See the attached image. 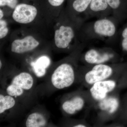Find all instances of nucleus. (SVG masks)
Returning a JSON list of instances; mask_svg holds the SVG:
<instances>
[{
    "mask_svg": "<svg viewBox=\"0 0 127 127\" xmlns=\"http://www.w3.org/2000/svg\"><path fill=\"white\" fill-rule=\"evenodd\" d=\"M56 20L53 41L57 48L66 50L80 42L84 43L81 32L84 20L73 18L63 10Z\"/></svg>",
    "mask_w": 127,
    "mask_h": 127,
    "instance_id": "f257e3e1",
    "label": "nucleus"
},
{
    "mask_svg": "<svg viewBox=\"0 0 127 127\" xmlns=\"http://www.w3.org/2000/svg\"><path fill=\"white\" fill-rule=\"evenodd\" d=\"M119 23L112 16L98 18L83 23L81 29L84 43L87 41L100 40L107 42L118 40Z\"/></svg>",
    "mask_w": 127,
    "mask_h": 127,
    "instance_id": "f03ea898",
    "label": "nucleus"
},
{
    "mask_svg": "<svg viewBox=\"0 0 127 127\" xmlns=\"http://www.w3.org/2000/svg\"><path fill=\"white\" fill-rule=\"evenodd\" d=\"M43 11L40 0H24L13 10L11 17L16 23L30 25L35 22Z\"/></svg>",
    "mask_w": 127,
    "mask_h": 127,
    "instance_id": "7ed1b4c3",
    "label": "nucleus"
},
{
    "mask_svg": "<svg viewBox=\"0 0 127 127\" xmlns=\"http://www.w3.org/2000/svg\"><path fill=\"white\" fill-rule=\"evenodd\" d=\"M34 32H20L12 34L10 41L11 51L18 55L25 54L35 50L43 40Z\"/></svg>",
    "mask_w": 127,
    "mask_h": 127,
    "instance_id": "20e7f679",
    "label": "nucleus"
},
{
    "mask_svg": "<svg viewBox=\"0 0 127 127\" xmlns=\"http://www.w3.org/2000/svg\"><path fill=\"white\" fill-rule=\"evenodd\" d=\"M74 80V70L71 65L68 63H64L59 65L52 75V83L58 89L70 86Z\"/></svg>",
    "mask_w": 127,
    "mask_h": 127,
    "instance_id": "39448f33",
    "label": "nucleus"
},
{
    "mask_svg": "<svg viewBox=\"0 0 127 127\" xmlns=\"http://www.w3.org/2000/svg\"><path fill=\"white\" fill-rule=\"evenodd\" d=\"M33 83V78L31 74L28 72L21 73L12 79L6 88V92L12 96H20L23 94L24 91L31 89Z\"/></svg>",
    "mask_w": 127,
    "mask_h": 127,
    "instance_id": "423d86ee",
    "label": "nucleus"
},
{
    "mask_svg": "<svg viewBox=\"0 0 127 127\" xmlns=\"http://www.w3.org/2000/svg\"><path fill=\"white\" fill-rule=\"evenodd\" d=\"M111 8L107 0H92L84 15L85 20L91 18H105L112 15Z\"/></svg>",
    "mask_w": 127,
    "mask_h": 127,
    "instance_id": "0eeeda50",
    "label": "nucleus"
},
{
    "mask_svg": "<svg viewBox=\"0 0 127 127\" xmlns=\"http://www.w3.org/2000/svg\"><path fill=\"white\" fill-rule=\"evenodd\" d=\"M112 73L113 69L110 66L103 64H96L86 74L85 81L88 84H94L107 79Z\"/></svg>",
    "mask_w": 127,
    "mask_h": 127,
    "instance_id": "6e6552de",
    "label": "nucleus"
},
{
    "mask_svg": "<svg viewBox=\"0 0 127 127\" xmlns=\"http://www.w3.org/2000/svg\"><path fill=\"white\" fill-rule=\"evenodd\" d=\"M116 86V82L112 80L100 81L93 84L90 92L95 100L101 101L105 98L107 94L113 91Z\"/></svg>",
    "mask_w": 127,
    "mask_h": 127,
    "instance_id": "1a4fd4ad",
    "label": "nucleus"
},
{
    "mask_svg": "<svg viewBox=\"0 0 127 127\" xmlns=\"http://www.w3.org/2000/svg\"><path fill=\"white\" fill-rule=\"evenodd\" d=\"M112 16L120 23L127 20V0H107Z\"/></svg>",
    "mask_w": 127,
    "mask_h": 127,
    "instance_id": "9d476101",
    "label": "nucleus"
},
{
    "mask_svg": "<svg viewBox=\"0 0 127 127\" xmlns=\"http://www.w3.org/2000/svg\"><path fill=\"white\" fill-rule=\"evenodd\" d=\"M114 56L113 54L107 52H102L96 49H91L86 53L84 59L87 63L96 65L109 61Z\"/></svg>",
    "mask_w": 127,
    "mask_h": 127,
    "instance_id": "9b49d317",
    "label": "nucleus"
},
{
    "mask_svg": "<svg viewBox=\"0 0 127 127\" xmlns=\"http://www.w3.org/2000/svg\"><path fill=\"white\" fill-rule=\"evenodd\" d=\"M91 1L92 0H72L65 12L73 18L83 19L81 15L84 16V15Z\"/></svg>",
    "mask_w": 127,
    "mask_h": 127,
    "instance_id": "f8f14e48",
    "label": "nucleus"
},
{
    "mask_svg": "<svg viewBox=\"0 0 127 127\" xmlns=\"http://www.w3.org/2000/svg\"><path fill=\"white\" fill-rule=\"evenodd\" d=\"M50 58L47 56H43L39 57L35 62H32L31 65L35 75L40 77L46 74L47 68L50 66Z\"/></svg>",
    "mask_w": 127,
    "mask_h": 127,
    "instance_id": "ddd939ff",
    "label": "nucleus"
},
{
    "mask_svg": "<svg viewBox=\"0 0 127 127\" xmlns=\"http://www.w3.org/2000/svg\"><path fill=\"white\" fill-rule=\"evenodd\" d=\"M65 0H40V1L44 11H56V19L62 11V7Z\"/></svg>",
    "mask_w": 127,
    "mask_h": 127,
    "instance_id": "4468645a",
    "label": "nucleus"
},
{
    "mask_svg": "<svg viewBox=\"0 0 127 127\" xmlns=\"http://www.w3.org/2000/svg\"><path fill=\"white\" fill-rule=\"evenodd\" d=\"M84 103L82 98L80 97H76L72 100L64 103L62 107L66 113L73 114L76 111L81 110L84 106Z\"/></svg>",
    "mask_w": 127,
    "mask_h": 127,
    "instance_id": "2eb2a0df",
    "label": "nucleus"
},
{
    "mask_svg": "<svg viewBox=\"0 0 127 127\" xmlns=\"http://www.w3.org/2000/svg\"><path fill=\"white\" fill-rule=\"evenodd\" d=\"M47 123L45 117L39 113H34L28 116L26 122L27 127H44Z\"/></svg>",
    "mask_w": 127,
    "mask_h": 127,
    "instance_id": "dca6fc26",
    "label": "nucleus"
},
{
    "mask_svg": "<svg viewBox=\"0 0 127 127\" xmlns=\"http://www.w3.org/2000/svg\"><path fill=\"white\" fill-rule=\"evenodd\" d=\"M119 106L118 100L115 97H110L104 98L101 100L99 107L102 110L106 111L109 113L115 112L118 109Z\"/></svg>",
    "mask_w": 127,
    "mask_h": 127,
    "instance_id": "f3484780",
    "label": "nucleus"
},
{
    "mask_svg": "<svg viewBox=\"0 0 127 127\" xmlns=\"http://www.w3.org/2000/svg\"><path fill=\"white\" fill-rule=\"evenodd\" d=\"M15 100L10 95H0V113H3L6 110L11 109L15 104Z\"/></svg>",
    "mask_w": 127,
    "mask_h": 127,
    "instance_id": "a211bd4d",
    "label": "nucleus"
},
{
    "mask_svg": "<svg viewBox=\"0 0 127 127\" xmlns=\"http://www.w3.org/2000/svg\"><path fill=\"white\" fill-rule=\"evenodd\" d=\"M118 40L120 41V45L123 50L127 52V20L119 31Z\"/></svg>",
    "mask_w": 127,
    "mask_h": 127,
    "instance_id": "6ab92c4d",
    "label": "nucleus"
},
{
    "mask_svg": "<svg viewBox=\"0 0 127 127\" xmlns=\"http://www.w3.org/2000/svg\"><path fill=\"white\" fill-rule=\"evenodd\" d=\"M7 21L4 18L0 19V39L1 40L6 37L9 32Z\"/></svg>",
    "mask_w": 127,
    "mask_h": 127,
    "instance_id": "aec40b11",
    "label": "nucleus"
},
{
    "mask_svg": "<svg viewBox=\"0 0 127 127\" xmlns=\"http://www.w3.org/2000/svg\"><path fill=\"white\" fill-rule=\"evenodd\" d=\"M4 17V12L3 10L0 8V19H2Z\"/></svg>",
    "mask_w": 127,
    "mask_h": 127,
    "instance_id": "412c9836",
    "label": "nucleus"
},
{
    "mask_svg": "<svg viewBox=\"0 0 127 127\" xmlns=\"http://www.w3.org/2000/svg\"><path fill=\"white\" fill-rule=\"evenodd\" d=\"M74 127H86L85 125H82V124H79V125H75L74 126Z\"/></svg>",
    "mask_w": 127,
    "mask_h": 127,
    "instance_id": "4be33fe9",
    "label": "nucleus"
},
{
    "mask_svg": "<svg viewBox=\"0 0 127 127\" xmlns=\"http://www.w3.org/2000/svg\"><path fill=\"white\" fill-rule=\"evenodd\" d=\"M2 66V63H1V61H0V68H1Z\"/></svg>",
    "mask_w": 127,
    "mask_h": 127,
    "instance_id": "5701e85b",
    "label": "nucleus"
}]
</instances>
